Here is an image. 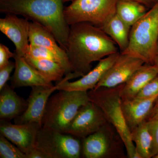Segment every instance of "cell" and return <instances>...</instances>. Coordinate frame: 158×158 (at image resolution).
I'll list each match as a JSON object with an SVG mask.
<instances>
[{
	"instance_id": "1",
	"label": "cell",
	"mask_w": 158,
	"mask_h": 158,
	"mask_svg": "<svg viewBox=\"0 0 158 158\" xmlns=\"http://www.w3.org/2000/svg\"><path fill=\"white\" fill-rule=\"evenodd\" d=\"M116 45L100 27L80 23L70 26L65 52L73 72L83 77L91 70L92 62L118 52Z\"/></svg>"
},
{
	"instance_id": "2",
	"label": "cell",
	"mask_w": 158,
	"mask_h": 158,
	"mask_svg": "<svg viewBox=\"0 0 158 158\" xmlns=\"http://www.w3.org/2000/svg\"><path fill=\"white\" fill-rule=\"evenodd\" d=\"M63 3V0H0V12L20 15L41 25L66 51L70 26L64 18Z\"/></svg>"
},
{
	"instance_id": "3",
	"label": "cell",
	"mask_w": 158,
	"mask_h": 158,
	"mask_svg": "<svg viewBox=\"0 0 158 158\" xmlns=\"http://www.w3.org/2000/svg\"><path fill=\"white\" fill-rule=\"evenodd\" d=\"M123 84L114 88L89 90L88 96L90 101L101 109L108 122L116 128L124 143L127 157L141 158L132 141L122 109L121 90Z\"/></svg>"
},
{
	"instance_id": "4",
	"label": "cell",
	"mask_w": 158,
	"mask_h": 158,
	"mask_svg": "<svg viewBox=\"0 0 158 158\" xmlns=\"http://www.w3.org/2000/svg\"><path fill=\"white\" fill-rule=\"evenodd\" d=\"M89 101L88 91L59 90L47 103L42 127L65 133L80 108Z\"/></svg>"
},
{
	"instance_id": "5",
	"label": "cell",
	"mask_w": 158,
	"mask_h": 158,
	"mask_svg": "<svg viewBox=\"0 0 158 158\" xmlns=\"http://www.w3.org/2000/svg\"><path fill=\"white\" fill-rule=\"evenodd\" d=\"M158 37V1L131 27L129 43L121 53L142 59L146 64L153 65L157 56Z\"/></svg>"
},
{
	"instance_id": "6",
	"label": "cell",
	"mask_w": 158,
	"mask_h": 158,
	"mask_svg": "<svg viewBox=\"0 0 158 158\" xmlns=\"http://www.w3.org/2000/svg\"><path fill=\"white\" fill-rule=\"evenodd\" d=\"M85 158H125L123 141L113 125L107 122L96 132L82 139Z\"/></svg>"
},
{
	"instance_id": "7",
	"label": "cell",
	"mask_w": 158,
	"mask_h": 158,
	"mask_svg": "<svg viewBox=\"0 0 158 158\" xmlns=\"http://www.w3.org/2000/svg\"><path fill=\"white\" fill-rule=\"evenodd\" d=\"M118 0H74L64 8V18L70 26L86 22L101 27L116 13Z\"/></svg>"
},
{
	"instance_id": "8",
	"label": "cell",
	"mask_w": 158,
	"mask_h": 158,
	"mask_svg": "<svg viewBox=\"0 0 158 158\" xmlns=\"http://www.w3.org/2000/svg\"><path fill=\"white\" fill-rule=\"evenodd\" d=\"M35 147L48 158H79L82 156V139L48 128L39 130Z\"/></svg>"
},
{
	"instance_id": "9",
	"label": "cell",
	"mask_w": 158,
	"mask_h": 158,
	"mask_svg": "<svg viewBox=\"0 0 158 158\" xmlns=\"http://www.w3.org/2000/svg\"><path fill=\"white\" fill-rule=\"evenodd\" d=\"M107 122L101 109L90 101L80 108L65 133L83 139L96 132Z\"/></svg>"
},
{
	"instance_id": "10",
	"label": "cell",
	"mask_w": 158,
	"mask_h": 158,
	"mask_svg": "<svg viewBox=\"0 0 158 158\" xmlns=\"http://www.w3.org/2000/svg\"><path fill=\"white\" fill-rule=\"evenodd\" d=\"M144 63V61L139 58L120 53L116 61L105 73L94 89L114 88L125 84Z\"/></svg>"
},
{
	"instance_id": "11",
	"label": "cell",
	"mask_w": 158,
	"mask_h": 158,
	"mask_svg": "<svg viewBox=\"0 0 158 158\" xmlns=\"http://www.w3.org/2000/svg\"><path fill=\"white\" fill-rule=\"evenodd\" d=\"M64 78L52 87L34 86L27 100V107L24 112L14 119L15 124L36 123L42 126V120L47 103L52 94L58 90Z\"/></svg>"
},
{
	"instance_id": "12",
	"label": "cell",
	"mask_w": 158,
	"mask_h": 158,
	"mask_svg": "<svg viewBox=\"0 0 158 158\" xmlns=\"http://www.w3.org/2000/svg\"><path fill=\"white\" fill-rule=\"evenodd\" d=\"M42 127L36 123L13 124L1 120L0 133L26 154L35 147L37 134Z\"/></svg>"
},
{
	"instance_id": "13",
	"label": "cell",
	"mask_w": 158,
	"mask_h": 158,
	"mask_svg": "<svg viewBox=\"0 0 158 158\" xmlns=\"http://www.w3.org/2000/svg\"><path fill=\"white\" fill-rule=\"evenodd\" d=\"M30 24L28 19L13 14H6L0 19V31L14 43V52L19 56H24L30 44Z\"/></svg>"
},
{
	"instance_id": "14",
	"label": "cell",
	"mask_w": 158,
	"mask_h": 158,
	"mask_svg": "<svg viewBox=\"0 0 158 158\" xmlns=\"http://www.w3.org/2000/svg\"><path fill=\"white\" fill-rule=\"evenodd\" d=\"M119 54L120 53L118 52L102 59L93 69L75 81L69 82L70 77L66 76L58 90L88 91L93 90L105 73L116 61Z\"/></svg>"
},
{
	"instance_id": "15",
	"label": "cell",
	"mask_w": 158,
	"mask_h": 158,
	"mask_svg": "<svg viewBox=\"0 0 158 158\" xmlns=\"http://www.w3.org/2000/svg\"><path fill=\"white\" fill-rule=\"evenodd\" d=\"M14 53L13 59L15 68L13 76L10 78L11 86L13 88L24 87L44 86L52 87V82L48 81L33 68L24 57Z\"/></svg>"
},
{
	"instance_id": "16",
	"label": "cell",
	"mask_w": 158,
	"mask_h": 158,
	"mask_svg": "<svg viewBox=\"0 0 158 158\" xmlns=\"http://www.w3.org/2000/svg\"><path fill=\"white\" fill-rule=\"evenodd\" d=\"M158 98V94L144 99H122V109L130 131L147 120Z\"/></svg>"
},
{
	"instance_id": "17",
	"label": "cell",
	"mask_w": 158,
	"mask_h": 158,
	"mask_svg": "<svg viewBox=\"0 0 158 158\" xmlns=\"http://www.w3.org/2000/svg\"><path fill=\"white\" fill-rule=\"evenodd\" d=\"M11 86L6 84L0 90V118L10 121L22 114L27 107V102L14 91Z\"/></svg>"
},
{
	"instance_id": "18",
	"label": "cell",
	"mask_w": 158,
	"mask_h": 158,
	"mask_svg": "<svg viewBox=\"0 0 158 158\" xmlns=\"http://www.w3.org/2000/svg\"><path fill=\"white\" fill-rule=\"evenodd\" d=\"M158 75L156 66L144 63L123 84L121 90L122 99L132 100L150 81Z\"/></svg>"
},
{
	"instance_id": "19",
	"label": "cell",
	"mask_w": 158,
	"mask_h": 158,
	"mask_svg": "<svg viewBox=\"0 0 158 158\" xmlns=\"http://www.w3.org/2000/svg\"><path fill=\"white\" fill-rule=\"evenodd\" d=\"M29 40L30 44L48 49L71 66L65 51L59 46L53 34L41 25L30 22Z\"/></svg>"
},
{
	"instance_id": "20",
	"label": "cell",
	"mask_w": 158,
	"mask_h": 158,
	"mask_svg": "<svg viewBox=\"0 0 158 158\" xmlns=\"http://www.w3.org/2000/svg\"><path fill=\"white\" fill-rule=\"evenodd\" d=\"M100 28L118 46L120 53L126 50L129 43L131 27L123 22L116 13Z\"/></svg>"
},
{
	"instance_id": "21",
	"label": "cell",
	"mask_w": 158,
	"mask_h": 158,
	"mask_svg": "<svg viewBox=\"0 0 158 158\" xmlns=\"http://www.w3.org/2000/svg\"><path fill=\"white\" fill-rule=\"evenodd\" d=\"M23 57L37 72L50 82L59 83L65 76V69L59 63L48 59H35L27 55Z\"/></svg>"
},
{
	"instance_id": "22",
	"label": "cell",
	"mask_w": 158,
	"mask_h": 158,
	"mask_svg": "<svg viewBox=\"0 0 158 158\" xmlns=\"http://www.w3.org/2000/svg\"><path fill=\"white\" fill-rule=\"evenodd\" d=\"M131 135L140 158H152V139L148 122L141 123L131 131Z\"/></svg>"
},
{
	"instance_id": "23",
	"label": "cell",
	"mask_w": 158,
	"mask_h": 158,
	"mask_svg": "<svg viewBox=\"0 0 158 158\" xmlns=\"http://www.w3.org/2000/svg\"><path fill=\"white\" fill-rule=\"evenodd\" d=\"M146 12L144 5L133 0H118L116 4V14L131 27Z\"/></svg>"
},
{
	"instance_id": "24",
	"label": "cell",
	"mask_w": 158,
	"mask_h": 158,
	"mask_svg": "<svg viewBox=\"0 0 158 158\" xmlns=\"http://www.w3.org/2000/svg\"><path fill=\"white\" fill-rule=\"evenodd\" d=\"M25 55L35 59H48L59 63L65 69V76L73 72L70 65L65 63L53 52L44 47L29 44Z\"/></svg>"
},
{
	"instance_id": "25",
	"label": "cell",
	"mask_w": 158,
	"mask_h": 158,
	"mask_svg": "<svg viewBox=\"0 0 158 158\" xmlns=\"http://www.w3.org/2000/svg\"><path fill=\"white\" fill-rule=\"evenodd\" d=\"M0 134V158H26V155L16 145Z\"/></svg>"
},
{
	"instance_id": "26",
	"label": "cell",
	"mask_w": 158,
	"mask_h": 158,
	"mask_svg": "<svg viewBox=\"0 0 158 158\" xmlns=\"http://www.w3.org/2000/svg\"><path fill=\"white\" fill-rule=\"evenodd\" d=\"M157 94H158V75L150 81L139 91V93L134 99H144L149 98Z\"/></svg>"
},
{
	"instance_id": "27",
	"label": "cell",
	"mask_w": 158,
	"mask_h": 158,
	"mask_svg": "<svg viewBox=\"0 0 158 158\" xmlns=\"http://www.w3.org/2000/svg\"><path fill=\"white\" fill-rule=\"evenodd\" d=\"M15 68V62L10 61L6 66L0 68V90L5 87L7 81L10 80V74Z\"/></svg>"
},
{
	"instance_id": "28",
	"label": "cell",
	"mask_w": 158,
	"mask_h": 158,
	"mask_svg": "<svg viewBox=\"0 0 158 158\" xmlns=\"http://www.w3.org/2000/svg\"><path fill=\"white\" fill-rule=\"evenodd\" d=\"M152 139V158L158 154V119L148 121Z\"/></svg>"
},
{
	"instance_id": "29",
	"label": "cell",
	"mask_w": 158,
	"mask_h": 158,
	"mask_svg": "<svg viewBox=\"0 0 158 158\" xmlns=\"http://www.w3.org/2000/svg\"><path fill=\"white\" fill-rule=\"evenodd\" d=\"M14 53L11 52L9 48L2 44H0V68L7 65L9 62V59L13 58Z\"/></svg>"
},
{
	"instance_id": "30",
	"label": "cell",
	"mask_w": 158,
	"mask_h": 158,
	"mask_svg": "<svg viewBox=\"0 0 158 158\" xmlns=\"http://www.w3.org/2000/svg\"><path fill=\"white\" fill-rule=\"evenodd\" d=\"M25 155L26 158H48L44 153L35 147Z\"/></svg>"
},
{
	"instance_id": "31",
	"label": "cell",
	"mask_w": 158,
	"mask_h": 158,
	"mask_svg": "<svg viewBox=\"0 0 158 158\" xmlns=\"http://www.w3.org/2000/svg\"><path fill=\"white\" fill-rule=\"evenodd\" d=\"M156 119H158V98L152 110L150 113L146 121H150V120Z\"/></svg>"
},
{
	"instance_id": "32",
	"label": "cell",
	"mask_w": 158,
	"mask_h": 158,
	"mask_svg": "<svg viewBox=\"0 0 158 158\" xmlns=\"http://www.w3.org/2000/svg\"><path fill=\"white\" fill-rule=\"evenodd\" d=\"M133 1H136L138 2L141 3L145 6H149L152 4H155L157 2H156V0H133Z\"/></svg>"
},
{
	"instance_id": "33",
	"label": "cell",
	"mask_w": 158,
	"mask_h": 158,
	"mask_svg": "<svg viewBox=\"0 0 158 158\" xmlns=\"http://www.w3.org/2000/svg\"><path fill=\"white\" fill-rule=\"evenodd\" d=\"M153 65L156 66V68L157 69L158 72V55H157L156 56V59H155Z\"/></svg>"
},
{
	"instance_id": "34",
	"label": "cell",
	"mask_w": 158,
	"mask_h": 158,
	"mask_svg": "<svg viewBox=\"0 0 158 158\" xmlns=\"http://www.w3.org/2000/svg\"><path fill=\"white\" fill-rule=\"evenodd\" d=\"M73 1H74V0H63V2L64 3L67 2H73Z\"/></svg>"
},
{
	"instance_id": "35",
	"label": "cell",
	"mask_w": 158,
	"mask_h": 158,
	"mask_svg": "<svg viewBox=\"0 0 158 158\" xmlns=\"http://www.w3.org/2000/svg\"><path fill=\"white\" fill-rule=\"evenodd\" d=\"M156 53H157V55H158V40H157V42Z\"/></svg>"
},
{
	"instance_id": "36",
	"label": "cell",
	"mask_w": 158,
	"mask_h": 158,
	"mask_svg": "<svg viewBox=\"0 0 158 158\" xmlns=\"http://www.w3.org/2000/svg\"><path fill=\"white\" fill-rule=\"evenodd\" d=\"M153 158H158V154H157L156 155V156H154L153 157Z\"/></svg>"
}]
</instances>
